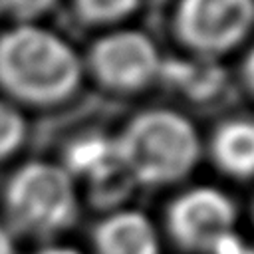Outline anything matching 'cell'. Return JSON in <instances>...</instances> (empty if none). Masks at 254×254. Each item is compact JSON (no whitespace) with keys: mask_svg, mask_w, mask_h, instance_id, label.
I'll return each instance as SVG.
<instances>
[{"mask_svg":"<svg viewBox=\"0 0 254 254\" xmlns=\"http://www.w3.org/2000/svg\"><path fill=\"white\" fill-rule=\"evenodd\" d=\"M159 75L171 81L190 99H208L224 83V71L216 65L214 58L196 56V60L167 62L161 65Z\"/></svg>","mask_w":254,"mask_h":254,"instance_id":"cell-10","label":"cell"},{"mask_svg":"<svg viewBox=\"0 0 254 254\" xmlns=\"http://www.w3.org/2000/svg\"><path fill=\"white\" fill-rule=\"evenodd\" d=\"M6 212L12 226L32 236H54L77 214V194L65 167L28 163L16 171L6 189Z\"/></svg>","mask_w":254,"mask_h":254,"instance_id":"cell-3","label":"cell"},{"mask_svg":"<svg viewBox=\"0 0 254 254\" xmlns=\"http://www.w3.org/2000/svg\"><path fill=\"white\" fill-rule=\"evenodd\" d=\"M4 6H8L12 12L22 14V16H34L44 10H48L54 0H2Z\"/></svg>","mask_w":254,"mask_h":254,"instance_id":"cell-14","label":"cell"},{"mask_svg":"<svg viewBox=\"0 0 254 254\" xmlns=\"http://www.w3.org/2000/svg\"><path fill=\"white\" fill-rule=\"evenodd\" d=\"M113 141L123 171L143 187L179 183L200 159L194 125L173 109H147L131 117Z\"/></svg>","mask_w":254,"mask_h":254,"instance_id":"cell-1","label":"cell"},{"mask_svg":"<svg viewBox=\"0 0 254 254\" xmlns=\"http://www.w3.org/2000/svg\"><path fill=\"white\" fill-rule=\"evenodd\" d=\"M0 254H16L14 236H12L10 228L4 226L2 222H0Z\"/></svg>","mask_w":254,"mask_h":254,"instance_id":"cell-15","label":"cell"},{"mask_svg":"<svg viewBox=\"0 0 254 254\" xmlns=\"http://www.w3.org/2000/svg\"><path fill=\"white\" fill-rule=\"evenodd\" d=\"M95 254H159V236L151 218L139 210H117L93 230Z\"/></svg>","mask_w":254,"mask_h":254,"instance_id":"cell-7","label":"cell"},{"mask_svg":"<svg viewBox=\"0 0 254 254\" xmlns=\"http://www.w3.org/2000/svg\"><path fill=\"white\" fill-rule=\"evenodd\" d=\"M24 133L26 125L22 115L12 105L0 101V159L20 147Z\"/></svg>","mask_w":254,"mask_h":254,"instance_id":"cell-12","label":"cell"},{"mask_svg":"<svg viewBox=\"0 0 254 254\" xmlns=\"http://www.w3.org/2000/svg\"><path fill=\"white\" fill-rule=\"evenodd\" d=\"M242 71H244V79H246L250 91L254 93V48L248 52V56H246V60H244Z\"/></svg>","mask_w":254,"mask_h":254,"instance_id":"cell-16","label":"cell"},{"mask_svg":"<svg viewBox=\"0 0 254 254\" xmlns=\"http://www.w3.org/2000/svg\"><path fill=\"white\" fill-rule=\"evenodd\" d=\"M34 254H83V252H79L77 248L65 246V244H50V246L40 248V250L34 252Z\"/></svg>","mask_w":254,"mask_h":254,"instance_id":"cell-17","label":"cell"},{"mask_svg":"<svg viewBox=\"0 0 254 254\" xmlns=\"http://www.w3.org/2000/svg\"><path fill=\"white\" fill-rule=\"evenodd\" d=\"M234 202L214 187H192L177 194L167 208L169 236L190 254H208L234 232Z\"/></svg>","mask_w":254,"mask_h":254,"instance_id":"cell-5","label":"cell"},{"mask_svg":"<svg viewBox=\"0 0 254 254\" xmlns=\"http://www.w3.org/2000/svg\"><path fill=\"white\" fill-rule=\"evenodd\" d=\"M252 218H254V204H252Z\"/></svg>","mask_w":254,"mask_h":254,"instance_id":"cell-18","label":"cell"},{"mask_svg":"<svg viewBox=\"0 0 254 254\" xmlns=\"http://www.w3.org/2000/svg\"><path fill=\"white\" fill-rule=\"evenodd\" d=\"M254 26V0H179L175 30L196 56L216 58L238 46Z\"/></svg>","mask_w":254,"mask_h":254,"instance_id":"cell-4","label":"cell"},{"mask_svg":"<svg viewBox=\"0 0 254 254\" xmlns=\"http://www.w3.org/2000/svg\"><path fill=\"white\" fill-rule=\"evenodd\" d=\"M210 157L222 173L234 179L254 177V121L220 123L210 137Z\"/></svg>","mask_w":254,"mask_h":254,"instance_id":"cell-8","label":"cell"},{"mask_svg":"<svg viewBox=\"0 0 254 254\" xmlns=\"http://www.w3.org/2000/svg\"><path fill=\"white\" fill-rule=\"evenodd\" d=\"M97 79L115 91H139L161 71L163 60L155 42L139 30H117L101 36L89 52Z\"/></svg>","mask_w":254,"mask_h":254,"instance_id":"cell-6","label":"cell"},{"mask_svg":"<svg viewBox=\"0 0 254 254\" xmlns=\"http://www.w3.org/2000/svg\"><path fill=\"white\" fill-rule=\"evenodd\" d=\"M139 2L141 0H75V6L85 20L109 24L129 16Z\"/></svg>","mask_w":254,"mask_h":254,"instance_id":"cell-11","label":"cell"},{"mask_svg":"<svg viewBox=\"0 0 254 254\" xmlns=\"http://www.w3.org/2000/svg\"><path fill=\"white\" fill-rule=\"evenodd\" d=\"M65 171L69 175H81L97 185H105L119 177H127L117 159L115 141L101 135H87L75 141L67 149Z\"/></svg>","mask_w":254,"mask_h":254,"instance_id":"cell-9","label":"cell"},{"mask_svg":"<svg viewBox=\"0 0 254 254\" xmlns=\"http://www.w3.org/2000/svg\"><path fill=\"white\" fill-rule=\"evenodd\" d=\"M208 254H254V246H250L242 236L232 232L226 238H222Z\"/></svg>","mask_w":254,"mask_h":254,"instance_id":"cell-13","label":"cell"},{"mask_svg":"<svg viewBox=\"0 0 254 254\" xmlns=\"http://www.w3.org/2000/svg\"><path fill=\"white\" fill-rule=\"evenodd\" d=\"M79 77V58L60 36L22 26L0 38V81L16 95L58 101L77 87Z\"/></svg>","mask_w":254,"mask_h":254,"instance_id":"cell-2","label":"cell"}]
</instances>
